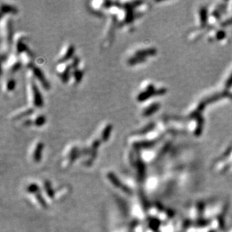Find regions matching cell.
Here are the masks:
<instances>
[{
    "instance_id": "3",
    "label": "cell",
    "mask_w": 232,
    "mask_h": 232,
    "mask_svg": "<svg viewBox=\"0 0 232 232\" xmlns=\"http://www.w3.org/2000/svg\"><path fill=\"white\" fill-rule=\"evenodd\" d=\"M111 125H108L107 127L104 129L102 134V137L103 140H107L108 137H109L110 133H111Z\"/></svg>"
},
{
    "instance_id": "5",
    "label": "cell",
    "mask_w": 232,
    "mask_h": 232,
    "mask_svg": "<svg viewBox=\"0 0 232 232\" xmlns=\"http://www.w3.org/2000/svg\"><path fill=\"white\" fill-rule=\"evenodd\" d=\"M44 122H45L44 117L43 116H39L36 118L35 123H36V124L37 125H41L44 123Z\"/></svg>"
},
{
    "instance_id": "6",
    "label": "cell",
    "mask_w": 232,
    "mask_h": 232,
    "mask_svg": "<svg viewBox=\"0 0 232 232\" xmlns=\"http://www.w3.org/2000/svg\"><path fill=\"white\" fill-rule=\"evenodd\" d=\"M41 144H39V145H38L37 146V149L36 150V152H35V154H34V157L36 159H38V158H39V153H41Z\"/></svg>"
},
{
    "instance_id": "1",
    "label": "cell",
    "mask_w": 232,
    "mask_h": 232,
    "mask_svg": "<svg viewBox=\"0 0 232 232\" xmlns=\"http://www.w3.org/2000/svg\"><path fill=\"white\" fill-rule=\"evenodd\" d=\"M31 90L32 93V103L35 106L40 107L43 104V100H41V94L38 90L37 86H36L34 81L31 82Z\"/></svg>"
},
{
    "instance_id": "4",
    "label": "cell",
    "mask_w": 232,
    "mask_h": 232,
    "mask_svg": "<svg viewBox=\"0 0 232 232\" xmlns=\"http://www.w3.org/2000/svg\"><path fill=\"white\" fill-rule=\"evenodd\" d=\"M15 87V81L13 79H10L6 83V89L8 91H12Z\"/></svg>"
},
{
    "instance_id": "2",
    "label": "cell",
    "mask_w": 232,
    "mask_h": 232,
    "mask_svg": "<svg viewBox=\"0 0 232 232\" xmlns=\"http://www.w3.org/2000/svg\"><path fill=\"white\" fill-rule=\"evenodd\" d=\"M33 73H34V74L36 75V77H37L38 79H39V81L42 83L43 86H44L45 88H48V83H47L46 80L44 79V77L42 72H41V70H40L38 68L36 67L33 69Z\"/></svg>"
}]
</instances>
